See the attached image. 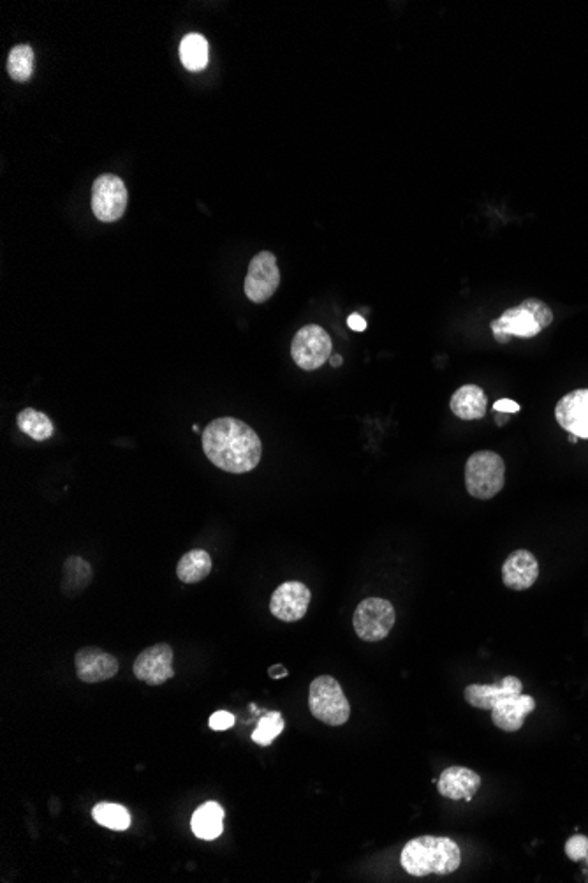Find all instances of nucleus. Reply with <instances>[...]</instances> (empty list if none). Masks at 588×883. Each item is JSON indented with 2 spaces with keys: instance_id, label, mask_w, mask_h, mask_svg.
Returning a JSON list of instances; mask_svg holds the SVG:
<instances>
[{
  "instance_id": "f03ea898",
  "label": "nucleus",
  "mask_w": 588,
  "mask_h": 883,
  "mask_svg": "<svg viewBox=\"0 0 588 883\" xmlns=\"http://www.w3.org/2000/svg\"><path fill=\"white\" fill-rule=\"evenodd\" d=\"M400 862L412 876L451 875L462 864V852L451 838L419 836L404 846Z\"/></svg>"
},
{
  "instance_id": "c85d7f7f",
  "label": "nucleus",
  "mask_w": 588,
  "mask_h": 883,
  "mask_svg": "<svg viewBox=\"0 0 588 883\" xmlns=\"http://www.w3.org/2000/svg\"><path fill=\"white\" fill-rule=\"evenodd\" d=\"M493 409H495L497 413H508V415H513V413H518L522 408H520V404L513 401V399H499V401L493 404Z\"/></svg>"
},
{
  "instance_id": "7ed1b4c3",
  "label": "nucleus",
  "mask_w": 588,
  "mask_h": 883,
  "mask_svg": "<svg viewBox=\"0 0 588 883\" xmlns=\"http://www.w3.org/2000/svg\"><path fill=\"white\" fill-rule=\"evenodd\" d=\"M552 323V309L537 298H527L522 304L502 312L497 320L492 321L490 328L497 342L508 344L513 337L532 339Z\"/></svg>"
},
{
  "instance_id": "bb28decb",
  "label": "nucleus",
  "mask_w": 588,
  "mask_h": 883,
  "mask_svg": "<svg viewBox=\"0 0 588 883\" xmlns=\"http://www.w3.org/2000/svg\"><path fill=\"white\" fill-rule=\"evenodd\" d=\"M566 855L573 862H580L588 857V838L587 836H573L567 839Z\"/></svg>"
},
{
  "instance_id": "423d86ee",
  "label": "nucleus",
  "mask_w": 588,
  "mask_h": 883,
  "mask_svg": "<svg viewBox=\"0 0 588 883\" xmlns=\"http://www.w3.org/2000/svg\"><path fill=\"white\" fill-rule=\"evenodd\" d=\"M397 621L393 605L384 598H367L356 607L353 626L356 635L365 642H379L390 635Z\"/></svg>"
},
{
  "instance_id": "5701e85b",
  "label": "nucleus",
  "mask_w": 588,
  "mask_h": 883,
  "mask_svg": "<svg viewBox=\"0 0 588 883\" xmlns=\"http://www.w3.org/2000/svg\"><path fill=\"white\" fill-rule=\"evenodd\" d=\"M16 423L23 434H27L29 438L36 439V441H46V439L52 438L53 432H55L52 420L37 409H23L16 418Z\"/></svg>"
},
{
  "instance_id": "2eb2a0df",
  "label": "nucleus",
  "mask_w": 588,
  "mask_h": 883,
  "mask_svg": "<svg viewBox=\"0 0 588 883\" xmlns=\"http://www.w3.org/2000/svg\"><path fill=\"white\" fill-rule=\"evenodd\" d=\"M536 700L530 695H511L502 698L492 707V721L495 727L504 732H518L522 730L523 721L534 713Z\"/></svg>"
},
{
  "instance_id": "39448f33",
  "label": "nucleus",
  "mask_w": 588,
  "mask_h": 883,
  "mask_svg": "<svg viewBox=\"0 0 588 883\" xmlns=\"http://www.w3.org/2000/svg\"><path fill=\"white\" fill-rule=\"evenodd\" d=\"M309 709L316 720L330 727H342L349 721L351 705L335 677L319 676L310 683Z\"/></svg>"
},
{
  "instance_id": "a878e982",
  "label": "nucleus",
  "mask_w": 588,
  "mask_h": 883,
  "mask_svg": "<svg viewBox=\"0 0 588 883\" xmlns=\"http://www.w3.org/2000/svg\"><path fill=\"white\" fill-rule=\"evenodd\" d=\"M282 730H284L282 716L277 711H270L259 720L258 728L252 732V741L259 746H270Z\"/></svg>"
},
{
  "instance_id": "393cba45",
  "label": "nucleus",
  "mask_w": 588,
  "mask_h": 883,
  "mask_svg": "<svg viewBox=\"0 0 588 883\" xmlns=\"http://www.w3.org/2000/svg\"><path fill=\"white\" fill-rule=\"evenodd\" d=\"M8 73L15 82H29L34 73V50L29 45H18L11 50Z\"/></svg>"
},
{
  "instance_id": "6e6552de",
  "label": "nucleus",
  "mask_w": 588,
  "mask_h": 883,
  "mask_svg": "<svg viewBox=\"0 0 588 883\" xmlns=\"http://www.w3.org/2000/svg\"><path fill=\"white\" fill-rule=\"evenodd\" d=\"M280 284V270L275 254L263 251L250 261L245 277V295L254 304H263L275 295Z\"/></svg>"
},
{
  "instance_id": "0eeeda50",
  "label": "nucleus",
  "mask_w": 588,
  "mask_h": 883,
  "mask_svg": "<svg viewBox=\"0 0 588 883\" xmlns=\"http://www.w3.org/2000/svg\"><path fill=\"white\" fill-rule=\"evenodd\" d=\"M291 357L303 371L321 369L331 358L330 335L319 325L300 328L291 344Z\"/></svg>"
},
{
  "instance_id": "f257e3e1",
  "label": "nucleus",
  "mask_w": 588,
  "mask_h": 883,
  "mask_svg": "<svg viewBox=\"0 0 588 883\" xmlns=\"http://www.w3.org/2000/svg\"><path fill=\"white\" fill-rule=\"evenodd\" d=\"M203 452L208 461L222 471L243 475L258 468L263 445L247 423L233 416H222L203 431Z\"/></svg>"
},
{
  "instance_id": "9b49d317",
  "label": "nucleus",
  "mask_w": 588,
  "mask_h": 883,
  "mask_svg": "<svg viewBox=\"0 0 588 883\" xmlns=\"http://www.w3.org/2000/svg\"><path fill=\"white\" fill-rule=\"evenodd\" d=\"M310 598V589L302 582H284L273 591L270 612L284 623H296L307 614Z\"/></svg>"
},
{
  "instance_id": "cd10ccee",
  "label": "nucleus",
  "mask_w": 588,
  "mask_h": 883,
  "mask_svg": "<svg viewBox=\"0 0 588 883\" xmlns=\"http://www.w3.org/2000/svg\"><path fill=\"white\" fill-rule=\"evenodd\" d=\"M233 725H235V716L228 713V711H217V713L212 714V718H210V728H212V730H217V732H221V730H229Z\"/></svg>"
},
{
  "instance_id": "6ab92c4d",
  "label": "nucleus",
  "mask_w": 588,
  "mask_h": 883,
  "mask_svg": "<svg viewBox=\"0 0 588 883\" xmlns=\"http://www.w3.org/2000/svg\"><path fill=\"white\" fill-rule=\"evenodd\" d=\"M224 809L219 802H205L192 815V831L199 839L219 838L224 829Z\"/></svg>"
},
{
  "instance_id": "20e7f679",
  "label": "nucleus",
  "mask_w": 588,
  "mask_h": 883,
  "mask_svg": "<svg viewBox=\"0 0 588 883\" xmlns=\"http://www.w3.org/2000/svg\"><path fill=\"white\" fill-rule=\"evenodd\" d=\"M506 464L499 453L490 450L472 453L465 464V487L472 498L492 499L504 489Z\"/></svg>"
},
{
  "instance_id": "a211bd4d",
  "label": "nucleus",
  "mask_w": 588,
  "mask_h": 883,
  "mask_svg": "<svg viewBox=\"0 0 588 883\" xmlns=\"http://www.w3.org/2000/svg\"><path fill=\"white\" fill-rule=\"evenodd\" d=\"M449 406H451V411L462 420H481L486 415L488 397L481 386H460L451 397Z\"/></svg>"
},
{
  "instance_id": "ddd939ff",
  "label": "nucleus",
  "mask_w": 588,
  "mask_h": 883,
  "mask_svg": "<svg viewBox=\"0 0 588 883\" xmlns=\"http://www.w3.org/2000/svg\"><path fill=\"white\" fill-rule=\"evenodd\" d=\"M555 418L567 434L588 439V388L564 395L555 408Z\"/></svg>"
},
{
  "instance_id": "4468645a",
  "label": "nucleus",
  "mask_w": 588,
  "mask_h": 883,
  "mask_svg": "<svg viewBox=\"0 0 588 883\" xmlns=\"http://www.w3.org/2000/svg\"><path fill=\"white\" fill-rule=\"evenodd\" d=\"M539 579V563L529 550H515L502 564L504 586L513 591H527Z\"/></svg>"
},
{
  "instance_id": "72a5a7b5",
  "label": "nucleus",
  "mask_w": 588,
  "mask_h": 883,
  "mask_svg": "<svg viewBox=\"0 0 588 883\" xmlns=\"http://www.w3.org/2000/svg\"><path fill=\"white\" fill-rule=\"evenodd\" d=\"M578 439H580L578 438V436H574V434H569V443H573V445H576V443H578Z\"/></svg>"
},
{
  "instance_id": "9d476101",
  "label": "nucleus",
  "mask_w": 588,
  "mask_h": 883,
  "mask_svg": "<svg viewBox=\"0 0 588 883\" xmlns=\"http://www.w3.org/2000/svg\"><path fill=\"white\" fill-rule=\"evenodd\" d=\"M134 676L148 686H161L175 676L173 649L168 644H155L143 649L134 660Z\"/></svg>"
},
{
  "instance_id": "2f4dec72",
  "label": "nucleus",
  "mask_w": 588,
  "mask_h": 883,
  "mask_svg": "<svg viewBox=\"0 0 588 883\" xmlns=\"http://www.w3.org/2000/svg\"><path fill=\"white\" fill-rule=\"evenodd\" d=\"M328 362H330L331 367H340L344 360H342V357H340V355H331V358L330 360H328Z\"/></svg>"
},
{
  "instance_id": "1a4fd4ad",
  "label": "nucleus",
  "mask_w": 588,
  "mask_h": 883,
  "mask_svg": "<svg viewBox=\"0 0 588 883\" xmlns=\"http://www.w3.org/2000/svg\"><path fill=\"white\" fill-rule=\"evenodd\" d=\"M127 208V189L117 175H101L92 186V210L103 223H115Z\"/></svg>"
},
{
  "instance_id": "412c9836",
  "label": "nucleus",
  "mask_w": 588,
  "mask_h": 883,
  "mask_svg": "<svg viewBox=\"0 0 588 883\" xmlns=\"http://www.w3.org/2000/svg\"><path fill=\"white\" fill-rule=\"evenodd\" d=\"M212 572V557L206 550L194 549L178 561V579L184 584H198Z\"/></svg>"
},
{
  "instance_id": "7c9ffc66",
  "label": "nucleus",
  "mask_w": 588,
  "mask_h": 883,
  "mask_svg": "<svg viewBox=\"0 0 588 883\" xmlns=\"http://www.w3.org/2000/svg\"><path fill=\"white\" fill-rule=\"evenodd\" d=\"M287 668L282 667V665H273V667L268 668V676L272 677V679H280V677H287Z\"/></svg>"
},
{
  "instance_id": "b1692460",
  "label": "nucleus",
  "mask_w": 588,
  "mask_h": 883,
  "mask_svg": "<svg viewBox=\"0 0 588 883\" xmlns=\"http://www.w3.org/2000/svg\"><path fill=\"white\" fill-rule=\"evenodd\" d=\"M92 817L97 824L103 825L111 831H127L131 825V815L129 811L113 802H99L92 809Z\"/></svg>"
},
{
  "instance_id": "f8f14e48",
  "label": "nucleus",
  "mask_w": 588,
  "mask_h": 883,
  "mask_svg": "<svg viewBox=\"0 0 588 883\" xmlns=\"http://www.w3.org/2000/svg\"><path fill=\"white\" fill-rule=\"evenodd\" d=\"M76 676L81 683L96 684L118 674V660L99 647H83L74 658Z\"/></svg>"
},
{
  "instance_id": "f3484780",
  "label": "nucleus",
  "mask_w": 588,
  "mask_h": 883,
  "mask_svg": "<svg viewBox=\"0 0 588 883\" xmlns=\"http://www.w3.org/2000/svg\"><path fill=\"white\" fill-rule=\"evenodd\" d=\"M522 690V681L518 677L508 676L495 684H471L465 688L464 697L472 707L481 711H492L493 705L499 700L511 695H520Z\"/></svg>"
},
{
  "instance_id": "c756f323",
  "label": "nucleus",
  "mask_w": 588,
  "mask_h": 883,
  "mask_svg": "<svg viewBox=\"0 0 588 883\" xmlns=\"http://www.w3.org/2000/svg\"><path fill=\"white\" fill-rule=\"evenodd\" d=\"M347 325H349V328H351V330H354V332H365V330H367V321H365V318H363V316H360L358 312H354V314H351V316H349V320H347Z\"/></svg>"
},
{
  "instance_id": "dca6fc26",
  "label": "nucleus",
  "mask_w": 588,
  "mask_h": 883,
  "mask_svg": "<svg viewBox=\"0 0 588 883\" xmlns=\"http://www.w3.org/2000/svg\"><path fill=\"white\" fill-rule=\"evenodd\" d=\"M437 788L442 797L451 801H471L481 788V776L462 765H453L442 772Z\"/></svg>"
},
{
  "instance_id": "aec40b11",
  "label": "nucleus",
  "mask_w": 588,
  "mask_h": 883,
  "mask_svg": "<svg viewBox=\"0 0 588 883\" xmlns=\"http://www.w3.org/2000/svg\"><path fill=\"white\" fill-rule=\"evenodd\" d=\"M92 577L94 573L85 559L78 556L69 557L62 570V593L73 598L89 587Z\"/></svg>"
},
{
  "instance_id": "4be33fe9",
  "label": "nucleus",
  "mask_w": 588,
  "mask_h": 883,
  "mask_svg": "<svg viewBox=\"0 0 588 883\" xmlns=\"http://www.w3.org/2000/svg\"><path fill=\"white\" fill-rule=\"evenodd\" d=\"M180 59L185 69L203 71L210 59V46L201 34H187L180 43Z\"/></svg>"
},
{
  "instance_id": "473e14b6",
  "label": "nucleus",
  "mask_w": 588,
  "mask_h": 883,
  "mask_svg": "<svg viewBox=\"0 0 588 883\" xmlns=\"http://www.w3.org/2000/svg\"><path fill=\"white\" fill-rule=\"evenodd\" d=\"M508 420H509L508 413H500V415L495 416V422H497V425H500V427H502V425H504V423L508 422Z\"/></svg>"
}]
</instances>
